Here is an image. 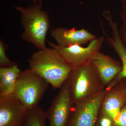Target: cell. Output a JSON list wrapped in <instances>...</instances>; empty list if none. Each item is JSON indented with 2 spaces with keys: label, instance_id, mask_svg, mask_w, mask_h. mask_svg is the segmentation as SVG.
Masks as SVG:
<instances>
[{
  "label": "cell",
  "instance_id": "obj_1",
  "mask_svg": "<svg viewBox=\"0 0 126 126\" xmlns=\"http://www.w3.org/2000/svg\"><path fill=\"white\" fill-rule=\"evenodd\" d=\"M28 62L30 68L46 79L53 89L61 88L72 69L52 48L34 52Z\"/></svg>",
  "mask_w": 126,
  "mask_h": 126
},
{
  "label": "cell",
  "instance_id": "obj_2",
  "mask_svg": "<svg viewBox=\"0 0 126 126\" xmlns=\"http://www.w3.org/2000/svg\"><path fill=\"white\" fill-rule=\"evenodd\" d=\"M67 80L74 105L86 101L106 89L92 61L72 69Z\"/></svg>",
  "mask_w": 126,
  "mask_h": 126
},
{
  "label": "cell",
  "instance_id": "obj_3",
  "mask_svg": "<svg viewBox=\"0 0 126 126\" xmlns=\"http://www.w3.org/2000/svg\"><path fill=\"white\" fill-rule=\"evenodd\" d=\"M16 9L20 14V22L24 29L22 39L31 43L38 50L46 48V37L50 27L48 13L36 4L25 7L18 6Z\"/></svg>",
  "mask_w": 126,
  "mask_h": 126
},
{
  "label": "cell",
  "instance_id": "obj_4",
  "mask_svg": "<svg viewBox=\"0 0 126 126\" xmlns=\"http://www.w3.org/2000/svg\"><path fill=\"white\" fill-rule=\"evenodd\" d=\"M49 84L31 68L21 71L13 94L28 109L34 108L42 99Z\"/></svg>",
  "mask_w": 126,
  "mask_h": 126
},
{
  "label": "cell",
  "instance_id": "obj_5",
  "mask_svg": "<svg viewBox=\"0 0 126 126\" xmlns=\"http://www.w3.org/2000/svg\"><path fill=\"white\" fill-rule=\"evenodd\" d=\"M104 39L101 36L90 41L86 47L79 45L62 47L47 40L50 47L56 50L72 69L78 67L92 61L99 52Z\"/></svg>",
  "mask_w": 126,
  "mask_h": 126
},
{
  "label": "cell",
  "instance_id": "obj_6",
  "mask_svg": "<svg viewBox=\"0 0 126 126\" xmlns=\"http://www.w3.org/2000/svg\"><path fill=\"white\" fill-rule=\"evenodd\" d=\"M74 106L67 79L46 112L49 126H67Z\"/></svg>",
  "mask_w": 126,
  "mask_h": 126
},
{
  "label": "cell",
  "instance_id": "obj_7",
  "mask_svg": "<svg viewBox=\"0 0 126 126\" xmlns=\"http://www.w3.org/2000/svg\"><path fill=\"white\" fill-rule=\"evenodd\" d=\"M108 89L86 101L74 105L67 126H96L102 100Z\"/></svg>",
  "mask_w": 126,
  "mask_h": 126
},
{
  "label": "cell",
  "instance_id": "obj_8",
  "mask_svg": "<svg viewBox=\"0 0 126 126\" xmlns=\"http://www.w3.org/2000/svg\"><path fill=\"white\" fill-rule=\"evenodd\" d=\"M107 89L102 100L96 126H98L99 121L104 117L110 118L113 122L126 104V78Z\"/></svg>",
  "mask_w": 126,
  "mask_h": 126
},
{
  "label": "cell",
  "instance_id": "obj_9",
  "mask_svg": "<svg viewBox=\"0 0 126 126\" xmlns=\"http://www.w3.org/2000/svg\"><path fill=\"white\" fill-rule=\"evenodd\" d=\"M29 110L13 93L0 96V126H22Z\"/></svg>",
  "mask_w": 126,
  "mask_h": 126
},
{
  "label": "cell",
  "instance_id": "obj_10",
  "mask_svg": "<svg viewBox=\"0 0 126 126\" xmlns=\"http://www.w3.org/2000/svg\"><path fill=\"white\" fill-rule=\"evenodd\" d=\"M50 35L58 45L67 47L74 45L81 46L96 38V36L84 29H69L57 27L50 30Z\"/></svg>",
  "mask_w": 126,
  "mask_h": 126
},
{
  "label": "cell",
  "instance_id": "obj_11",
  "mask_svg": "<svg viewBox=\"0 0 126 126\" xmlns=\"http://www.w3.org/2000/svg\"><path fill=\"white\" fill-rule=\"evenodd\" d=\"M92 61L106 87L122 70V63L100 52L94 56Z\"/></svg>",
  "mask_w": 126,
  "mask_h": 126
},
{
  "label": "cell",
  "instance_id": "obj_12",
  "mask_svg": "<svg viewBox=\"0 0 126 126\" xmlns=\"http://www.w3.org/2000/svg\"><path fill=\"white\" fill-rule=\"evenodd\" d=\"M21 71L18 64L0 67V96L14 93L16 83Z\"/></svg>",
  "mask_w": 126,
  "mask_h": 126
},
{
  "label": "cell",
  "instance_id": "obj_13",
  "mask_svg": "<svg viewBox=\"0 0 126 126\" xmlns=\"http://www.w3.org/2000/svg\"><path fill=\"white\" fill-rule=\"evenodd\" d=\"M46 112L40 107L29 109L22 126H45Z\"/></svg>",
  "mask_w": 126,
  "mask_h": 126
},
{
  "label": "cell",
  "instance_id": "obj_14",
  "mask_svg": "<svg viewBox=\"0 0 126 126\" xmlns=\"http://www.w3.org/2000/svg\"><path fill=\"white\" fill-rule=\"evenodd\" d=\"M118 55L121 61L122 70L116 76L109 86L106 87L108 89L113 87L122 79L126 78V49L121 50L118 53Z\"/></svg>",
  "mask_w": 126,
  "mask_h": 126
},
{
  "label": "cell",
  "instance_id": "obj_15",
  "mask_svg": "<svg viewBox=\"0 0 126 126\" xmlns=\"http://www.w3.org/2000/svg\"><path fill=\"white\" fill-rule=\"evenodd\" d=\"M5 47L4 43L2 40H0V67H8L17 64L15 62L11 61L7 58L5 53Z\"/></svg>",
  "mask_w": 126,
  "mask_h": 126
},
{
  "label": "cell",
  "instance_id": "obj_16",
  "mask_svg": "<svg viewBox=\"0 0 126 126\" xmlns=\"http://www.w3.org/2000/svg\"><path fill=\"white\" fill-rule=\"evenodd\" d=\"M121 17L123 25L121 31V37L126 47V0L122 1V10L121 13Z\"/></svg>",
  "mask_w": 126,
  "mask_h": 126
},
{
  "label": "cell",
  "instance_id": "obj_17",
  "mask_svg": "<svg viewBox=\"0 0 126 126\" xmlns=\"http://www.w3.org/2000/svg\"><path fill=\"white\" fill-rule=\"evenodd\" d=\"M111 126H126V104L122 108Z\"/></svg>",
  "mask_w": 126,
  "mask_h": 126
},
{
  "label": "cell",
  "instance_id": "obj_18",
  "mask_svg": "<svg viewBox=\"0 0 126 126\" xmlns=\"http://www.w3.org/2000/svg\"><path fill=\"white\" fill-rule=\"evenodd\" d=\"M113 121L110 118L104 117L99 121L98 126H111Z\"/></svg>",
  "mask_w": 126,
  "mask_h": 126
},
{
  "label": "cell",
  "instance_id": "obj_19",
  "mask_svg": "<svg viewBox=\"0 0 126 126\" xmlns=\"http://www.w3.org/2000/svg\"><path fill=\"white\" fill-rule=\"evenodd\" d=\"M42 0H37L38 5L41 7H42V5H43V1H42Z\"/></svg>",
  "mask_w": 126,
  "mask_h": 126
},
{
  "label": "cell",
  "instance_id": "obj_20",
  "mask_svg": "<svg viewBox=\"0 0 126 126\" xmlns=\"http://www.w3.org/2000/svg\"><path fill=\"white\" fill-rule=\"evenodd\" d=\"M32 1H33V2L34 4H38V1L37 0H32Z\"/></svg>",
  "mask_w": 126,
  "mask_h": 126
},
{
  "label": "cell",
  "instance_id": "obj_21",
  "mask_svg": "<svg viewBox=\"0 0 126 126\" xmlns=\"http://www.w3.org/2000/svg\"></svg>",
  "mask_w": 126,
  "mask_h": 126
}]
</instances>
